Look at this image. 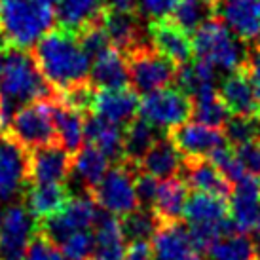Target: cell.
<instances>
[{
    "label": "cell",
    "instance_id": "83f0119b",
    "mask_svg": "<svg viewBox=\"0 0 260 260\" xmlns=\"http://www.w3.org/2000/svg\"><path fill=\"white\" fill-rule=\"evenodd\" d=\"M154 260H182L194 251L190 232L181 222H166L152 238Z\"/></svg>",
    "mask_w": 260,
    "mask_h": 260
},
{
    "label": "cell",
    "instance_id": "f6af8a7d",
    "mask_svg": "<svg viewBox=\"0 0 260 260\" xmlns=\"http://www.w3.org/2000/svg\"><path fill=\"white\" fill-rule=\"evenodd\" d=\"M234 150H236L239 161L243 164L247 173L260 177V141L247 143V145L241 146H234Z\"/></svg>",
    "mask_w": 260,
    "mask_h": 260
},
{
    "label": "cell",
    "instance_id": "7dc6e473",
    "mask_svg": "<svg viewBox=\"0 0 260 260\" xmlns=\"http://www.w3.org/2000/svg\"><path fill=\"white\" fill-rule=\"evenodd\" d=\"M245 71L249 74V80L254 87V93L260 99V51H251L245 63Z\"/></svg>",
    "mask_w": 260,
    "mask_h": 260
},
{
    "label": "cell",
    "instance_id": "f35d334b",
    "mask_svg": "<svg viewBox=\"0 0 260 260\" xmlns=\"http://www.w3.org/2000/svg\"><path fill=\"white\" fill-rule=\"evenodd\" d=\"M59 247L67 260H91L95 251V234L91 230L74 232Z\"/></svg>",
    "mask_w": 260,
    "mask_h": 260
},
{
    "label": "cell",
    "instance_id": "bcb514c9",
    "mask_svg": "<svg viewBox=\"0 0 260 260\" xmlns=\"http://www.w3.org/2000/svg\"><path fill=\"white\" fill-rule=\"evenodd\" d=\"M129 245L125 249V260H154V249L148 239L127 241Z\"/></svg>",
    "mask_w": 260,
    "mask_h": 260
},
{
    "label": "cell",
    "instance_id": "681fc988",
    "mask_svg": "<svg viewBox=\"0 0 260 260\" xmlns=\"http://www.w3.org/2000/svg\"><path fill=\"white\" fill-rule=\"evenodd\" d=\"M6 42L0 38V80H2V71H4V55H6Z\"/></svg>",
    "mask_w": 260,
    "mask_h": 260
},
{
    "label": "cell",
    "instance_id": "7a4b0ae2",
    "mask_svg": "<svg viewBox=\"0 0 260 260\" xmlns=\"http://www.w3.org/2000/svg\"><path fill=\"white\" fill-rule=\"evenodd\" d=\"M55 97L57 93L40 73L32 51L8 46L0 80V105L4 110L14 116L25 105L51 101Z\"/></svg>",
    "mask_w": 260,
    "mask_h": 260
},
{
    "label": "cell",
    "instance_id": "1f68e13d",
    "mask_svg": "<svg viewBox=\"0 0 260 260\" xmlns=\"http://www.w3.org/2000/svg\"><path fill=\"white\" fill-rule=\"evenodd\" d=\"M159 139V129L154 127L145 118H135L133 122L125 125L123 131V159L141 164L145 154L156 145Z\"/></svg>",
    "mask_w": 260,
    "mask_h": 260
},
{
    "label": "cell",
    "instance_id": "7c38bea8",
    "mask_svg": "<svg viewBox=\"0 0 260 260\" xmlns=\"http://www.w3.org/2000/svg\"><path fill=\"white\" fill-rule=\"evenodd\" d=\"M29 175L30 182L67 184L73 175V154L59 143L29 150Z\"/></svg>",
    "mask_w": 260,
    "mask_h": 260
},
{
    "label": "cell",
    "instance_id": "f1b7e54d",
    "mask_svg": "<svg viewBox=\"0 0 260 260\" xmlns=\"http://www.w3.org/2000/svg\"><path fill=\"white\" fill-rule=\"evenodd\" d=\"M230 205L226 198H218L205 192H194L186 200L184 215L186 222L190 226H211V224H220L228 218Z\"/></svg>",
    "mask_w": 260,
    "mask_h": 260
},
{
    "label": "cell",
    "instance_id": "91938a15",
    "mask_svg": "<svg viewBox=\"0 0 260 260\" xmlns=\"http://www.w3.org/2000/svg\"><path fill=\"white\" fill-rule=\"evenodd\" d=\"M0 38H2V37H0Z\"/></svg>",
    "mask_w": 260,
    "mask_h": 260
},
{
    "label": "cell",
    "instance_id": "44dd1931",
    "mask_svg": "<svg viewBox=\"0 0 260 260\" xmlns=\"http://www.w3.org/2000/svg\"><path fill=\"white\" fill-rule=\"evenodd\" d=\"M51 112H53L57 143L71 154H76L86 145V114L69 107L59 97L51 101Z\"/></svg>",
    "mask_w": 260,
    "mask_h": 260
},
{
    "label": "cell",
    "instance_id": "e575fe53",
    "mask_svg": "<svg viewBox=\"0 0 260 260\" xmlns=\"http://www.w3.org/2000/svg\"><path fill=\"white\" fill-rule=\"evenodd\" d=\"M192 116L196 122L220 129L230 120V110L217 89H207L192 97Z\"/></svg>",
    "mask_w": 260,
    "mask_h": 260
},
{
    "label": "cell",
    "instance_id": "d4e9b609",
    "mask_svg": "<svg viewBox=\"0 0 260 260\" xmlns=\"http://www.w3.org/2000/svg\"><path fill=\"white\" fill-rule=\"evenodd\" d=\"M139 167H141V171L156 177L159 181H167L181 173L182 154L173 143V139L166 135V137H159L156 145L146 152Z\"/></svg>",
    "mask_w": 260,
    "mask_h": 260
},
{
    "label": "cell",
    "instance_id": "5bb4252c",
    "mask_svg": "<svg viewBox=\"0 0 260 260\" xmlns=\"http://www.w3.org/2000/svg\"><path fill=\"white\" fill-rule=\"evenodd\" d=\"M230 202V218L241 234L256 228L260 213V177L247 175L234 184Z\"/></svg>",
    "mask_w": 260,
    "mask_h": 260
},
{
    "label": "cell",
    "instance_id": "680465c9",
    "mask_svg": "<svg viewBox=\"0 0 260 260\" xmlns=\"http://www.w3.org/2000/svg\"><path fill=\"white\" fill-rule=\"evenodd\" d=\"M4 260H6V258H4Z\"/></svg>",
    "mask_w": 260,
    "mask_h": 260
},
{
    "label": "cell",
    "instance_id": "8d00e7d4",
    "mask_svg": "<svg viewBox=\"0 0 260 260\" xmlns=\"http://www.w3.org/2000/svg\"><path fill=\"white\" fill-rule=\"evenodd\" d=\"M207 253L211 260H256V247L241 232L218 239Z\"/></svg>",
    "mask_w": 260,
    "mask_h": 260
},
{
    "label": "cell",
    "instance_id": "f5cc1de1",
    "mask_svg": "<svg viewBox=\"0 0 260 260\" xmlns=\"http://www.w3.org/2000/svg\"><path fill=\"white\" fill-rule=\"evenodd\" d=\"M256 260H260V243L256 245Z\"/></svg>",
    "mask_w": 260,
    "mask_h": 260
},
{
    "label": "cell",
    "instance_id": "277c9868",
    "mask_svg": "<svg viewBox=\"0 0 260 260\" xmlns=\"http://www.w3.org/2000/svg\"><path fill=\"white\" fill-rule=\"evenodd\" d=\"M241 42L243 40L236 37L218 17L202 25L192 40L196 57L228 74L243 69L249 59V51Z\"/></svg>",
    "mask_w": 260,
    "mask_h": 260
},
{
    "label": "cell",
    "instance_id": "9f6ffc18",
    "mask_svg": "<svg viewBox=\"0 0 260 260\" xmlns=\"http://www.w3.org/2000/svg\"><path fill=\"white\" fill-rule=\"evenodd\" d=\"M0 260H2V247H0Z\"/></svg>",
    "mask_w": 260,
    "mask_h": 260
},
{
    "label": "cell",
    "instance_id": "2e32d148",
    "mask_svg": "<svg viewBox=\"0 0 260 260\" xmlns=\"http://www.w3.org/2000/svg\"><path fill=\"white\" fill-rule=\"evenodd\" d=\"M139 109H141V101L137 97V91L131 87L97 89L91 114L116 125H127L135 120Z\"/></svg>",
    "mask_w": 260,
    "mask_h": 260
},
{
    "label": "cell",
    "instance_id": "9a60e30c",
    "mask_svg": "<svg viewBox=\"0 0 260 260\" xmlns=\"http://www.w3.org/2000/svg\"><path fill=\"white\" fill-rule=\"evenodd\" d=\"M217 17L241 40L260 37V0H217Z\"/></svg>",
    "mask_w": 260,
    "mask_h": 260
},
{
    "label": "cell",
    "instance_id": "cb8c5ba5",
    "mask_svg": "<svg viewBox=\"0 0 260 260\" xmlns=\"http://www.w3.org/2000/svg\"><path fill=\"white\" fill-rule=\"evenodd\" d=\"M73 196L69 192L67 184H40L30 182L27 192L23 196V203L27 205L30 215L42 222L46 218L53 217L55 213L65 207Z\"/></svg>",
    "mask_w": 260,
    "mask_h": 260
},
{
    "label": "cell",
    "instance_id": "f907efd6",
    "mask_svg": "<svg viewBox=\"0 0 260 260\" xmlns=\"http://www.w3.org/2000/svg\"><path fill=\"white\" fill-rule=\"evenodd\" d=\"M182 260H207V258H203L202 254H198V253H190L186 258H182Z\"/></svg>",
    "mask_w": 260,
    "mask_h": 260
},
{
    "label": "cell",
    "instance_id": "db71d44e",
    "mask_svg": "<svg viewBox=\"0 0 260 260\" xmlns=\"http://www.w3.org/2000/svg\"><path fill=\"white\" fill-rule=\"evenodd\" d=\"M2 218H4V211H2V207H0V224H2Z\"/></svg>",
    "mask_w": 260,
    "mask_h": 260
},
{
    "label": "cell",
    "instance_id": "8992f818",
    "mask_svg": "<svg viewBox=\"0 0 260 260\" xmlns=\"http://www.w3.org/2000/svg\"><path fill=\"white\" fill-rule=\"evenodd\" d=\"M125 57L129 67V86L137 93L148 95L175 82L179 67L158 50H154L152 44L139 46Z\"/></svg>",
    "mask_w": 260,
    "mask_h": 260
},
{
    "label": "cell",
    "instance_id": "3957f363",
    "mask_svg": "<svg viewBox=\"0 0 260 260\" xmlns=\"http://www.w3.org/2000/svg\"><path fill=\"white\" fill-rule=\"evenodd\" d=\"M55 23L50 0H0V37L6 46L32 50Z\"/></svg>",
    "mask_w": 260,
    "mask_h": 260
},
{
    "label": "cell",
    "instance_id": "ab89813d",
    "mask_svg": "<svg viewBox=\"0 0 260 260\" xmlns=\"http://www.w3.org/2000/svg\"><path fill=\"white\" fill-rule=\"evenodd\" d=\"M211 159H213V164L222 171V175L232 182V184H236V182H239L243 177L249 175L245 171L243 164L239 161L236 150L228 145L220 146L218 150L213 152V154H211Z\"/></svg>",
    "mask_w": 260,
    "mask_h": 260
},
{
    "label": "cell",
    "instance_id": "ffe728a7",
    "mask_svg": "<svg viewBox=\"0 0 260 260\" xmlns=\"http://www.w3.org/2000/svg\"><path fill=\"white\" fill-rule=\"evenodd\" d=\"M107 12V0H61L55 8V19L61 29L76 35L91 25L103 23Z\"/></svg>",
    "mask_w": 260,
    "mask_h": 260
},
{
    "label": "cell",
    "instance_id": "74e56055",
    "mask_svg": "<svg viewBox=\"0 0 260 260\" xmlns=\"http://www.w3.org/2000/svg\"><path fill=\"white\" fill-rule=\"evenodd\" d=\"M228 145L241 146L260 141V116H234L224 125Z\"/></svg>",
    "mask_w": 260,
    "mask_h": 260
},
{
    "label": "cell",
    "instance_id": "d6a6232c",
    "mask_svg": "<svg viewBox=\"0 0 260 260\" xmlns=\"http://www.w3.org/2000/svg\"><path fill=\"white\" fill-rule=\"evenodd\" d=\"M217 69L213 65H209L203 59H196L190 61L186 65H181V69L177 71L175 82L177 87L182 89L186 95H190V99L194 95L207 91V89H215L217 84Z\"/></svg>",
    "mask_w": 260,
    "mask_h": 260
},
{
    "label": "cell",
    "instance_id": "816d5d0a",
    "mask_svg": "<svg viewBox=\"0 0 260 260\" xmlns=\"http://www.w3.org/2000/svg\"><path fill=\"white\" fill-rule=\"evenodd\" d=\"M256 234L260 236V213H258V220H256Z\"/></svg>",
    "mask_w": 260,
    "mask_h": 260
},
{
    "label": "cell",
    "instance_id": "ee69618b",
    "mask_svg": "<svg viewBox=\"0 0 260 260\" xmlns=\"http://www.w3.org/2000/svg\"><path fill=\"white\" fill-rule=\"evenodd\" d=\"M135 186H137V198L141 207L154 209V203H156L159 190V179L145 173V171H139L137 179H135Z\"/></svg>",
    "mask_w": 260,
    "mask_h": 260
},
{
    "label": "cell",
    "instance_id": "5b68a950",
    "mask_svg": "<svg viewBox=\"0 0 260 260\" xmlns=\"http://www.w3.org/2000/svg\"><path fill=\"white\" fill-rule=\"evenodd\" d=\"M141 167L133 161L120 159L110 167L103 181L89 192L93 200L99 203V207L110 215L125 217L127 213L141 207L137 198V179Z\"/></svg>",
    "mask_w": 260,
    "mask_h": 260
},
{
    "label": "cell",
    "instance_id": "52a82bcc",
    "mask_svg": "<svg viewBox=\"0 0 260 260\" xmlns=\"http://www.w3.org/2000/svg\"><path fill=\"white\" fill-rule=\"evenodd\" d=\"M53 101V99H51ZM51 101H37L15 110L8 133L27 150L57 145Z\"/></svg>",
    "mask_w": 260,
    "mask_h": 260
},
{
    "label": "cell",
    "instance_id": "6f0895ef",
    "mask_svg": "<svg viewBox=\"0 0 260 260\" xmlns=\"http://www.w3.org/2000/svg\"><path fill=\"white\" fill-rule=\"evenodd\" d=\"M258 51H260V37H258Z\"/></svg>",
    "mask_w": 260,
    "mask_h": 260
},
{
    "label": "cell",
    "instance_id": "9c48e42d",
    "mask_svg": "<svg viewBox=\"0 0 260 260\" xmlns=\"http://www.w3.org/2000/svg\"><path fill=\"white\" fill-rule=\"evenodd\" d=\"M29 184V150L10 133H0V203L23 200Z\"/></svg>",
    "mask_w": 260,
    "mask_h": 260
},
{
    "label": "cell",
    "instance_id": "d590c367",
    "mask_svg": "<svg viewBox=\"0 0 260 260\" xmlns=\"http://www.w3.org/2000/svg\"><path fill=\"white\" fill-rule=\"evenodd\" d=\"M120 220H122V230L127 241H139V239L150 241L161 226V220L154 213V209H146V207L131 211Z\"/></svg>",
    "mask_w": 260,
    "mask_h": 260
},
{
    "label": "cell",
    "instance_id": "484cf974",
    "mask_svg": "<svg viewBox=\"0 0 260 260\" xmlns=\"http://www.w3.org/2000/svg\"><path fill=\"white\" fill-rule=\"evenodd\" d=\"M95 251L91 260H125V236L122 230V220L116 215L105 213L93 226Z\"/></svg>",
    "mask_w": 260,
    "mask_h": 260
},
{
    "label": "cell",
    "instance_id": "f546056e",
    "mask_svg": "<svg viewBox=\"0 0 260 260\" xmlns=\"http://www.w3.org/2000/svg\"><path fill=\"white\" fill-rule=\"evenodd\" d=\"M86 141L110 159H123V131L120 125L107 122L99 116H86Z\"/></svg>",
    "mask_w": 260,
    "mask_h": 260
},
{
    "label": "cell",
    "instance_id": "7402d4cb",
    "mask_svg": "<svg viewBox=\"0 0 260 260\" xmlns=\"http://www.w3.org/2000/svg\"><path fill=\"white\" fill-rule=\"evenodd\" d=\"M103 27L112 42V48L122 51L123 55L145 44L139 15H135V12H122L109 8V12L103 17Z\"/></svg>",
    "mask_w": 260,
    "mask_h": 260
},
{
    "label": "cell",
    "instance_id": "c3c4849f",
    "mask_svg": "<svg viewBox=\"0 0 260 260\" xmlns=\"http://www.w3.org/2000/svg\"><path fill=\"white\" fill-rule=\"evenodd\" d=\"M107 2L112 10H122V12H135L137 10V0H107Z\"/></svg>",
    "mask_w": 260,
    "mask_h": 260
},
{
    "label": "cell",
    "instance_id": "11a10c76",
    "mask_svg": "<svg viewBox=\"0 0 260 260\" xmlns=\"http://www.w3.org/2000/svg\"><path fill=\"white\" fill-rule=\"evenodd\" d=\"M50 2H51V4H53V2H57V4H59V2H61V0H50Z\"/></svg>",
    "mask_w": 260,
    "mask_h": 260
},
{
    "label": "cell",
    "instance_id": "60d3db41",
    "mask_svg": "<svg viewBox=\"0 0 260 260\" xmlns=\"http://www.w3.org/2000/svg\"><path fill=\"white\" fill-rule=\"evenodd\" d=\"M76 37H78L80 46L84 48V51L91 57V61L112 48V42H110L105 27H103V23H97V25H91L87 29L80 30V32H76Z\"/></svg>",
    "mask_w": 260,
    "mask_h": 260
},
{
    "label": "cell",
    "instance_id": "30bf717a",
    "mask_svg": "<svg viewBox=\"0 0 260 260\" xmlns=\"http://www.w3.org/2000/svg\"><path fill=\"white\" fill-rule=\"evenodd\" d=\"M139 114L154 127L171 131L192 116V99L179 87H161L145 95Z\"/></svg>",
    "mask_w": 260,
    "mask_h": 260
},
{
    "label": "cell",
    "instance_id": "ba28073f",
    "mask_svg": "<svg viewBox=\"0 0 260 260\" xmlns=\"http://www.w3.org/2000/svg\"><path fill=\"white\" fill-rule=\"evenodd\" d=\"M99 217H101L99 203L95 202L89 192H84V194L73 196L65 207L53 217L38 222V232H42L46 238L61 245L74 232L93 230Z\"/></svg>",
    "mask_w": 260,
    "mask_h": 260
},
{
    "label": "cell",
    "instance_id": "4316f807",
    "mask_svg": "<svg viewBox=\"0 0 260 260\" xmlns=\"http://www.w3.org/2000/svg\"><path fill=\"white\" fill-rule=\"evenodd\" d=\"M109 169L110 158L89 143H86L76 154H73V175L86 192H91L103 181Z\"/></svg>",
    "mask_w": 260,
    "mask_h": 260
},
{
    "label": "cell",
    "instance_id": "6da1fadb",
    "mask_svg": "<svg viewBox=\"0 0 260 260\" xmlns=\"http://www.w3.org/2000/svg\"><path fill=\"white\" fill-rule=\"evenodd\" d=\"M32 55L44 78L55 93L89 82L91 57L80 46L78 37L65 29L50 30L32 48Z\"/></svg>",
    "mask_w": 260,
    "mask_h": 260
},
{
    "label": "cell",
    "instance_id": "e0dca14e",
    "mask_svg": "<svg viewBox=\"0 0 260 260\" xmlns=\"http://www.w3.org/2000/svg\"><path fill=\"white\" fill-rule=\"evenodd\" d=\"M148 37L154 50L171 59L177 67L190 63V59L194 55V44L190 42L188 32H184L173 21L159 19V21L148 23Z\"/></svg>",
    "mask_w": 260,
    "mask_h": 260
},
{
    "label": "cell",
    "instance_id": "7bdbcfd3",
    "mask_svg": "<svg viewBox=\"0 0 260 260\" xmlns=\"http://www.w3.org/2000/svg\"><path fill=\"white\" fill-rule=\"evenodd\" d=\"M179 0H137V14L148 21H159L175 12Z\"/></svg>",
    "mask_w": 260,
    "mask_h": 260
},
{
    "label": "cell",
    "instance_id": "4fadbf2b",
    "mask_svg": "<svg viewBox=\"0 0 260 260\" xmlns=\"http://www.w3.org/2000/svg\"><path fill=\"white\" fill-rule=\"evenodd\" d=\"M173 139L177 148L186 158H205L211 156L220 146L228 145L226 135L220 129L203 125L200 122H184L167 133Z\"/></svg>",
    "mask_w": 260,
    "mask_h": 260
},
{
    "label": "cell",
    "instance_id": "4dcf8cb0",
    "mask_svg": "<svg viewBox=\"0 0 260 260\" xmlns=\"http://www.w3.org/2000/svg\"><path fill=\"white\" fill-rule=\"evenodd\" d=\"M186 182L173 177L167 181L159 182L158 198L154 203V213L158 215L161 224L166 222H179L181 217L184 215V207H186Z\"/></svg>",
    "mask_w": 260,
    "mask_h": 260
},
{
    "label": "cell",
    "instance_id": "8fae6325",
    "mask_svg": "<svg viewBox=\"0 0 260 260\" xmlns=\"http://www.w3.org/2000/svg\"><path fill=\"white\" fill-rule=\"evenodd\" d=\"M38 232V220L23 202L10 203L0 224V247L6 260H21Z\"/></svg>",
    "mask_w": 260,
    "mask_h": 260
},
{
    "label": "cell",
    "instance_id": "b9f144b4",
    "mask_svg": "<svg viewBox=\"0 0 260 260\" xmlns=\"http://www.w3.org/2000/svg\"><path fill=\"white\" fill-rule=\"evenodd\" d=\"M23 260H67V256L55 241L46 238L42 232H37L23 254Z\"/></svg>",
    "mask_w": 260,
    "mask_h": 260
},
{
    "label": "cell",
    "instance_id": "d6986e66",
    "mask_svg": "<svg viewBox=\"0 0 260 260\" xmlns=\"http://www.w3.org/2000/svg\"><path fill=\"white\" fill-rule=\"evenodd\" d=\"M218 93L234 116H260V99L249 80L245 67L228 74L220 84Z\"/></svg>",
    "mask_w": 260,
    "mask_h": 260
},
{
    "label": "cell",
    "instance_id": "603a6c76",
    "mask_svg": "<svg viewBox=\"0 0 260 260\" xmlns=\"http://www.w3.org/2000/svg\"><path fill=\"white\" fill-rule=\"evenodd\" d=\"M89 82L95 89H122L129 87V67L127 57L116 48H110L103 55L91 61Z\"/></svg>",
    "mask_w": 260,
    "mask_h": 260
},
{
    "label": "cell",
    "instance_id": "836d02e7",
    "mask_svg": "<svg viewBox=\"0 0 260 260\" xmlns=\"http://www.w3.org/2000/svg\"><path fill=\"white\" fill-rule=\"evenodd\" d=\"M171 21L184 32H196L202 25L217 17V0H179Z\"/></svg>",
    "mask_w": 260,
    "mask_h": 260
},
{
    "label": "cell",
    "instance_id": "ac0fdd59",
    "mask_svg": "<svg viewBox=\"0 0 260 260\" xmlns=\"http://www.w3.org/2000/svg\"><path fill=\"white\" fill-rule=\"evenodd\" d=\"M181 173L186 186L194 188L196 192H205V194H213L218 198H226V200L230 198L234 184L213 164V159L186 158V161L182 164Z\"/></svg>",
    "mask_w": 260,
    "mask_h": 260
}]
</instances>
